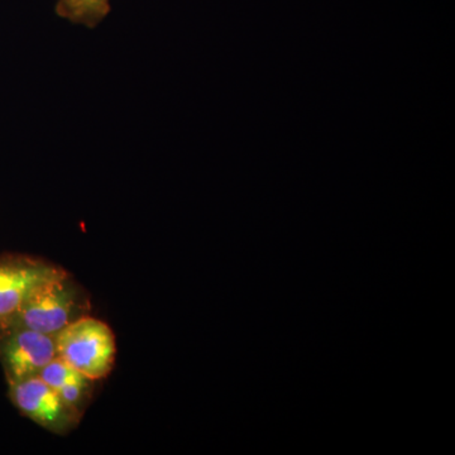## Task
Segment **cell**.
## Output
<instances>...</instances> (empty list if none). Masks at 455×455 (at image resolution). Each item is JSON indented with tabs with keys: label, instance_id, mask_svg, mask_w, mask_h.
I'll list each match as a JSON object with an SVG mask.
<instances>
[{
	"label": "cell",
	"instance_id": "1",
	"mask_svg": "<svg viewBox=\"0 0 455 455\" xmlns=\"http://www.w3.org/2000/svg\"><path fill=\"white\" fill-rule=\"evenodd\" d=\"M90 311L88 291L64 269L32 293L8 328L20 326L55 337Z\"/></svg>",
	"mask_w": 455,
	"mask_h": 455
},
{
	"label": "cell",
	"instance_id": "2",
	"mask_svg": "<svg viewBox=\"0 0 455 455\" xmlns=\"http://www.w3.org/2000/svg\"><path fill=\"white\" fill-rule=\"evenodd\" d=\"M57 357L90 381L107 379L116 357L112 328L103 320L85 315L55 335Z\"/></svg>",
	"mask_w": 455,
	"mask_h": 455
},
{
	"label": "cell",
	"instance_id": "3",
	"mask_svg": "<svg viewBox=\"0 0 455 455\" xmlns=\"http://www.w3.org/2000/svg\"><path fill=\"white\" fill-rule=\"evenodd\" d=\"M65 268L20 253L0 256V331L8 328L33 292Z\"/></svg>",
	"mask_w": 455,
	"mask_h": 455
},
{
	"label": "cell",
	"instance_id": "4",
	"mask_svg": "<svg viewBox=\"0 0 455 455\" xmlns=\"http://www.w3.org/2000/svg\"><path fill=\"white\" fill-rule=\"evenodd\" d=\"M8 397L20 414L57 435L71 433L83 419L38 376L8 382Z\"/></svg>",
	"mask_w": 455,
	"mask_h": 455
},
{
	"label": "cell",
	"instance_id": "5",
	"mask_svg": "<svg viewBox=\"0 0 455 455\" xmlns=\"http://www.w3.org/2000/svg\"><path fill=\"white\" fill-rule=\"evenodd\" d=\"M57 357L52 335L20 326L0 331V366L8 382L38 376Z\"/></svg>",
	"mask_w": 455,
	"mask_h": 455
},
{
	"label": "cell",
	"instance_id": "6",
	"mask_svg": "<svg viewBox=\"0 0 455 455\" xmlns=\"http://www.w3.org/2000/svg\"><path fill=\"white\" fill-rule=\"evenodd\" d=\"M110 12L109 0H57V16L74 25L95 28Z\"/></svg>",
	"mask_w": 455,
	"mask_h": 455
},
{
	"label": "cell",
	"instance_id": "7",
	"mask_svg": "<svg viewBox=\"0 0 455 455\" xmlns=\"http://www.w3.org/2000/svg\"><path fill=\"white\" fill-rule=\"evenodd\" d=\"M38 377H40L42 381L46 382L50 387H52L53 390L56 391L64 387L66 385L83 381V379H86L82 373L75 371L73 367L68 366V363H65V362L59 357L53 358L52 361L41 371Z\"/></svg>",
	"mask_w": 455,
	"mask_h": 455
},
{
	"label": "cell",
	"instance_id": "8",
	"mask_svg": "<svg viewBox=\"0 0 455 455\" xmlns=\"http://www.w3.org/2000/svg\"><path fill=\"white\" fill-rule=\"evenodd\" d=\"M92 385H94V382L85 379H83V381L66 385L64 387L57 390V392H59L62 400H64L74 411L84 416V411H85L86 406H88L90 400H92V388H94Z\"/></svg>",
	"mask_w": 455,
	"mask_h": 455
},
{
	"label": "cell",
	"instance_id": "9",
	"mask_svg": "<svg viewBox=\"0 0 455 455\" xmlns=\"http://www.w3.org/2000/svg\"></svg>",
	"mask_w": 455,
	"mask_h": 455
}]
</instances>
